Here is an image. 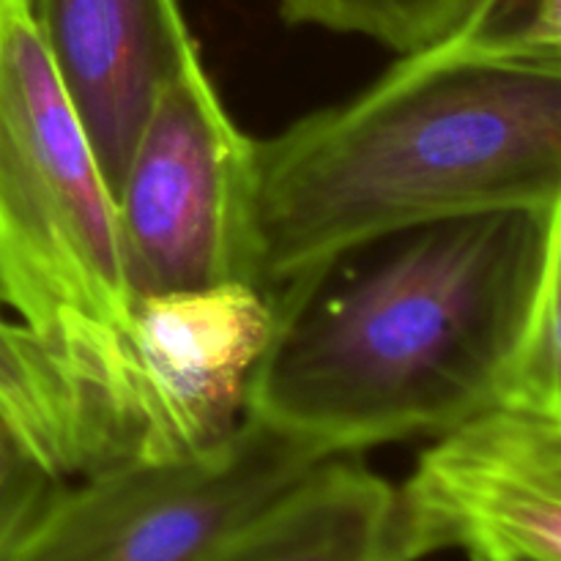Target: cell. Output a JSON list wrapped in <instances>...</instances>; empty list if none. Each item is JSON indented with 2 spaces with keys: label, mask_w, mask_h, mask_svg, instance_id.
Here are the masks:
<instances>
[{
  "label": "cell",
  "mask_w": 561,
  "mask_h": 561,
  "mask_svg": "<svg viewBox=\"0 0 561 561\" xmlns=\"http://www.w3.org/2000/svg\"><path fill=\"white\" fill-rule=\"evenodd\" d=\"M329 458L247 414L195 458L129 460L64 482L5 561H206Z\"/></svg>",
  "instance_id": "277c9868"
},
{
  "label": "cell",
  "mask_w": 561,
  "mask_h": 561,
  "mask_svg": "<svg viewBox=\"0 0 561 561\" xmlns=\"http://www.w3.org/2000/svg\"><path fill=\"white\" fill-rule=\"evenodd\" d=\"M433 553L561 561V431L488 411L438 438L403 482Z\"/></svg>",
  "instance_id": "52a82bcc"
},
{
  "label": "cell",
  "mask_w": 561,
  "mask_h": 561,
  "mask_svg": "<svg viewBox=\"0 0 561 561\" xmlns=\"http://www.w3.org/2000/svg\"><path fill=\"white\" fill-rule=\"evenodd\" d=\"M496 409L561 431V190L546 208L540 266Z\"/></svg>",
  "instance_id": "30bf717a"
},
{
  "label": "cell",
  "mask_w": 561,
  "mask_h": 561,
  "mask_svg": "<svg viewBox=\"0 0 561 561\" xmlns=\"http://www.w3.org/2000/svg\"><path fill=\"white\" fill-rule=\"evenodd\" d=\"M561 190V58L403 55L381 80L255 142L252 274L266 294L398 230L546 211Z\"/></svg>",
  "instance_id": "7a4b0ae2"
},
{
  "label": "cell",
  "mask_w": 561,
  "mask_h": 561,
  "mask_svg": "<svg viewBox=\"0 0 561 561\" xmlns=\"http://www.w3.org/2000/svg\"><path fill=\"white\" fill-rule=\"evenodd\" d=\"M64 480L53 474L0 416V561L9 559Z\"/></svg>",
  "instance_id": "4fadbf2b"
},
{
  "label": "cell",
  "mask_w": 561,
  "mask_h": 561,
  "mask_svg": "<svg viewBox=\"0 0 561 561\" xmlns=\"http://www.w3.org/2000/svg\"><path fill=\"white\" fill-rule=\"evenodd\" d=\"M431 553L403 488L359 455H334L206 561H422Z\"/></svg>",
  "instance_id": "9c48e42d"
},
{
  "label": "cell",
  "mask_w": 561,
  "mask_h": 561,
  "mask_svg": "<svg viewBox=\"0 0 561 561\" xmlns=\"http://www.w3.org/2000/svg\"><path fill=\"white\" fill-rule=\"evenodd\" d=\"M546 211L398 230L274 290L247 414L334 455L447 436L496 411Z\"/></svg>",
  "instance_id": "6da1fadb"
},
{
  "label": "cell",
  "mask_w": 561,
  "mask_h": 561,
  "mask_svg": "<svg viewBox=\"0 0 561 561\" xmlns=\"http://www.w3.org/2000/svg\"><path fill=\"white\" fill-rule=\"evenodd\" d=\"M442 44L471 55L561 58V0H477Z\"/></svg>",
  "instance_id": "7c38bea8"
},
{
  "label": "cell",
  "mask_w": 561,
  "mask_h": 561,
  "mask_svg": "<svg viewBox=\"0 0 561 561\" xmlns=\"http://www.w3.org/2000/svg\"><path fill=\"white\" fill-rule=\"evenodd\" d=\"M135 307L115 197L27 0L0 11V310L47 359L71 477L135 460Z\"/></svg>",
  "instance_id": "3957f363"
},
{
  "label": "cell",
  "mask_w": 561,
  "mask_h": 561,
  "mask_svg": "<svg viewBox=\"0 0 561 561\" xmlns=\"http://www.w3.org/2000/svg\"><path fill=\"white\" fill-rule=\"evenodd\" d=\"M272 332L274 296L252 283L140 296L135 460H184L228 442Z\"/></svg>",
  "instance_id": "8992f818"
},
{
  "label": "cell",
  "mask_w": 561,
  "mask_h": 561,
  "mask_svg": "<svg viewBox=\"0 0 561 561\" xmlns=\"http://www.w3.org/2000/svg\"><path fill=\"white\" fill-rule=\"evenodd\" d=\"M27 9L115 197L159 91L201 55L179 0H27Z\"/></svg>",
  "instance_id": "ba28073f"
},
{
  "label": "cell",
  "mask_w": 561,
  "mask_h": 561,
  "mask_svg": "<svg viewBox=\"0 0 561 561\" xmlns=\"http://www.w3.org/2000/svg\"><path fill=\"white\" fill-rule=\"evenodd\" d=\"M255 140L201 55L159 91L115 192L135 296L252 283Z\"/></svg>",
  "instance_id": "5b68a950"
},
{
  "label": "cell",
  "mask_w": 561,
  "mask_h": 561,
  "mask_svg": "<svg viewBox=\"0 0 561 561\" xmlns=\"http://www.w3.org/2000/svg\"><path fill=\"white\" fill-rule=\"evenodd\" d=\"M477 0H277L290 25L373 38L403 55L447 42Z\"/></svg>",
  "instance_id": "8fae6325"
},
{
  "label": "cell",
  "mask_w": 561,
  "mask_h": 561,
  "mask_svg": "<svg viewBox=\"0 0 561 561\" xmlns=\"http://www.w3.org/2000/svg\"><path fill=\"white\" fill-rule=\"evenodd\" d=\"M493 561H529V559H515V557H510V559H493Z\"/></svg>",
  "instance_id": "5bb4252c"
},
{
  "label": "cell",
  "mask_w": 561,
  "mask_h": 561,
  "mask_svg": "<svg viewBox=\"0 0 561 561\" xmlns=\"http://www.w3.org/2000/svg\"><path fill=\"white\" fill-rule=\"evenodd\" d=\"M5 3H9V0H0V11H3V5H5Z\"/></svg>",
  "instance_id": "9a60e30c"
}]
</instances>
